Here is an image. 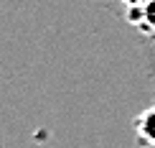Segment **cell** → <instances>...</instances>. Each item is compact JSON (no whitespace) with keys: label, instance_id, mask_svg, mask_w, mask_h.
Instances as JSON below:
<instances>
[{"label":"cell","instance_id":"6da1fadb","mask_svg":"<svg viewBox=\"0 0 155 148\" xmlns=\"http://www.w3.org/2000/svg\"><path fill=\"white\" fill-rule=\"evenodd\" d=\"M132 130H135V138H137L140 146L155 148V102L132 120Z\"/></svg>","mask_w":155,"mask_h":148},{"label":"cell","instance_id":"7a4b0ae2","mask_svg":"<svg viewBox=\"0 0 155 148\" xmlns=\"http://www.w3.org/2000/svg\"><path fill=\"white\" fill-rule=\"evenodd\" d=\"M127 21H130L140 33L155 38V0L140 5V8H127Z\"/></svg>","mask_w":155,"mask_h":148},{"label":"cell","instance_id":"3957f363","mask_svg":"<svg viewBox=\"0 0 155 148\" xmlns=\"http://www.w3.org/2000/svg\"><path fill=\"white\" fill-rule=\"evenodd\" d=\"M145 3H150V0H122L125 8H140V5H145Z\"/></svg>","mask_w":155,"mask_h":148}]
</instances>
